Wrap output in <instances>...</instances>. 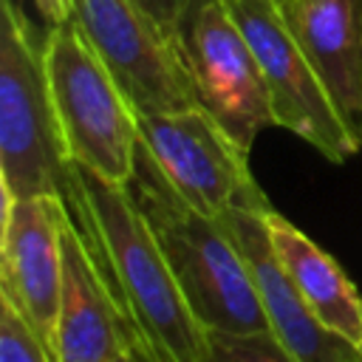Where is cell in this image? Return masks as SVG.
<instances>
[{"instance_id": "cell-1", "label": "cell", "mask_w": 362, "mask_h": 362, "mask_svg": "<svg viewBox=\"0 0 362 362\" xmlns=\"http://www.w3.org/2000/svg\"><path fill=\"white\" fill-rule=\"evenodd\" d=\"M0 187L14 198H57L99 260L93 204L71 158L45 82L42 40L14 0H0Z\"/></svg>"}, {"instance_id": "cell-2", "label": "cell", "mask_w": 362, "mask_h": 362, "mask_svg": "<svg viewBox=\"0 0 362 362\" xmlns=\"http://www.w3.org/2000/svg\"><path fill=\"white\" fill-rule=\"evenodd\" d=\"M82 175L96 215L105 274L127 317L133 351L144 362H206L209 328L187 303L130 184H110L88 170Z\"/></svg>"}, {"instance_id": "cell-3", "label": "cell", "mask_w": 362, "mask_h": 362, "mask_svg": "<svg viewBox=\"0 0 362 362\" xmlns=\"http://www.w3.org/2000/svg\"><path fill=\"white\" fill-rule=\"evenodd\" d=\"M130 192L153 226L195 317L221 334L272 331L252 269L223 218L181 198L139 141Z\"/></svg>"}, {"instance_id": "cell-4", "label": "cell", "mask_w": 362, "mask_h": 362, "mask_svg": "<svg viewBox=\"0 0 362 362\" xmlns=\"http://www.w3.org/2000/svg\"><path fill=\"white\" fill-rule=\"evenodd\" d=\"M42 65L71 158L110 184H130L139 113L74 17L45 31Z\"/></svg>"}, {"instance_id": "cell-5", "label": "cell", "mask_w": 362, "mask_h": 362, "mask_svg": "<svg viewBox=\"0 0 362 362\" xmlns=\"http://www.w3.org/2000/svg\"><path fill=\"white\" fill-rule=\"evenodd\" d=\"M252 45L274 113V127L291 130L331 164L362 153L337 113L314 62L294 37L280 0H223Z\"/></svg>"}, {"instance_id": "cell-6", "label": "cell", "mask_w": 362, "mask_h": 362, "mask_svg": "<svg viewBox=\"0 0 362 362\" xmlns=\"http://www.w3.org/2000/svg\"><path fill=\"white\" fill-rule=\"evenodd\" d=\"M139 141L167 184L206 215L221 218L232 206H272L252 175L249 150L201 105L139 113Z\"/></svg>"}, {"instance_id": "cell-7", "label": "cell", "mask_w": 362, "mask_h": 362, "mask_svg": "<svg viewBox=\"0 0 362 362\" xmlns=\"http://www.w3.org/2000/svg\"><path fill=\"white\" fill-rule=\"evenodd\" d=\"M105 59L136 113L198 105L184 51L139 0H74L71 14Z\"/></svg>"}, {"instance_id": "cell-8", "label": "cell", "mask_w": 362, "mask_h": 362, "mask_svg": "<svg viewBox=\"0 0 362 362\" xmlns=\"http://www.w3.org/2000/svg\"><path fill=\"white\" fill-rule=\"evenodd\" d=\"M184 59L198 105L252 153L257 133L274 124L260 62L223 0H198L184 25Z\"/></svg>"}, {"instance_id": "cell-9", "label": "cell", "mask_w": 362, "mask_h": 362, "mask_svg": "<svg viewBox=\"0 0 362 362\" xmlns=\"http://www.w3.org/2000/svg\"><path fill=\"white\" fill-rule=\"evenodd\" d=\"M62 218L57 198H14L3 189L0 294L51 351L62 291Z\"/></svg>"}, {"instance_id": "cell-10", "label": "cell", "mask_w": 362, "mask_h": 362, "mask_svg": "<svg viewBox=\"0 0 362 362\" xmlns=\"http://www.w3.org/2000/svg\"><path fill=\"white\" fill-rule=\"evenodd\" d=\"M266 209L269 206H232L221 218L232 229L252 269L272 334L297 362H362V348L348 342L342 334L325 328L283 272L269 243Z\"/></svg>"}, {"instance_id": "cell-11", "label": "cell", "mask_w": 362, "mask_h": 362, "mask_svg": "<svg viewBox=\"0 0 362 362\" xmlns=\"http://www.w3.org/2000/svg\"><path fill=\"white\" fill-rule=\"evenodd\" d=\"M124 351H133L127 317L110 288L107 274L65 212L62 291L54 354L59 362H113Z\"/></svg>"}, {"instance_id": "cell-12", "label": "cell", "mask_w": 362, "mask_h": 362, "mask_svg": "<svg viewBox=\"0 0 362 362\" xmlns=\"http://www.w3.org/2000/svg\"><path fill=\"white\" fill-rule=\"evenodd\" d=\"M280 8L362 150V0H280Z\"/></svg>"}, {"instance_id": "cell-13", "label": "cell", "mask_w": 362, "mask_h": 362, "mask_svg": "<svg viewBox=\"0 0 362 362\" xmlns=\"http://www.w3.org/2000/svg\"><path fill=\"white\" fill-rule=\"evenodd\" d=\"M266 232L274 257L317 320L362 348V297L342 266L272 206L266 209Z\"/></svg>"}, {"instance_id": "cell-14", "label": "cell", "mask_w": 362, "mask_h": 362, "mask_svg": "<svg viewBox=\"0 0 362 362\" xmlns=\"http://www.w3.org/2000/svg\"><path fill=\"white\" fill-rule=\"evenodd\" d=\"M0 362H59L51 345L37 337V331L3 294H0Z\"/></svg>"}, {"instance_id": "cell-15", "label": "cell", "mask_w": 362, "mask_h": 362, "mask_svg": "<svg viewBox=\"0 0 362 362\" xmlns=\"http://www.w3.org/2000/svg\"><path fill=\"white\" fill-rule=\"evenodd\" d=\"M209 359L206 362H297L280 339L266 334H221L209 331Z\"/></svg>"}, {"instance_id": "cell-16", "label": "cell", "mask_w": 362, "mask_h": 362, "mask_svg": "<svg viewBox=\"0 0 362 362\" xmlns=\"http://www.w3.org/2000/svg\"><path fill=\"white\" fill-rule=\"evenodd\" d=\"M139 3L164 28V34L170 40H175L181 45V51H184V25H187L189 11H192V6L198 0H139Z\"/></svg>"}, {"instance_id": "cell-17", "label": "cell", "mask_w": 362, "mask_h": 362, "mask_svg": "<svg viewBox=\"0 0 362 362\" xmlns=\"http://www.w3.org/2000/svg\"><path fill=\"white\" fill-rule=\"evenodd\" d=\"M37 11L54 25V23H65L74 14V0H34Z\"/></svg>"}, {"instance_id": "cell-18", "label": "cell", "mask_w": 362, "mask_h": 362, "mask_svg": "<svg viewBox=\"0 0 362 362\" xmlns=\"http://www.w3.org/2000/svg\"><path fill=\"white\" fill-rule=\"evenodd\" d=\"M113 362H144V359H141L136 351H124V354H122V356H116Z\"/></svg>"}]
</instances>
